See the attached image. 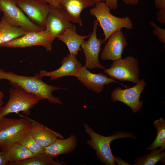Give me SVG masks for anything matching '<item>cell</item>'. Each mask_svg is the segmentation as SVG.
Instances as JSON below:
<instances>
[{"instance_id":"obj_1","label":"cell","mask_w":165,"mask_h":165,"mask_svg":"<svg viewBox=\"0 0 165 165\" xmlns=\"http://www.w3.org/2000/svg\"><path fill=\"white\" fill-rule=\"evenodd\" d=\"M42 78L38 73H35L33 76L23 75L0 68V80H7L12 87L38 96L42 100L47 99L50 103L62 105L60 99L53 96L52 92L66 89L48 85L43 81Z\"/></svg>"},{"instance_id":"obj_2","label":"cell","mask_w":165,"mask_h":165,"mask_svg":"<svg viewBox=\"0 0 165 165\" xmlns=\"http://www.w3.org/2000/svg\"><path fill=\"white\" fill-rule=\"evenodd\" d=\"M83 127L85 132L90 138L86 141L87 144L95 151L97 159L106 165H116L110 148V145L112 141L125 138L137 139L131 132L118 131L105 136L96 133L85 123Z\"/></svg>"},{"instance_id":"obj_3","label":"cell","mask_w":165,"mask_h":165,"mask_svg":"<svg viewBox=\"0 0 165 165\" xmlns=\"http://www.w3.org/2000/svg\"><path fill=\"white\" fill-rule=\"evenodd\" d=\"M111 9L104 1L96 2L90 10V13L94 16L103 32L106 42L114 32L123 28L132 29V22L127 16L123 17L116 16L110 13Z\"/></svg>"},{"instance_id":"obj_4","label":"cell","mask_w":165,"mask_h":165,"mask_svg":"<svg viewBox=\"0 0 165 165\" xmlns=\"http://www.w3.org/2000/svg\"><path fill=\"white\" fill-rule=\"evenodd\" d=\"M19 119L0 116V150L5 151L29 132L31 119L20 115Z\"/></svg>"},{"instance_id":"obj_5","label":"cell","mask_w":165,"mask_h":165,"mask_svg":"<svg viewBox=\"0 0 165 165\" xmlns=\"http://www.w3.org/2000/svg\"><path fill=\"white\" fill-rule=\"evenodd\" d=\"M9 94L8 101L0 109V116L11 113L18 114L20 112L29 116L31 110L42 100L38 96L13 87L9 89Z\"/></svg>"},{"instance_id":"obj_6","label":"cell","mask_w":165,"mask_h":165,"mask_svg":"<svg viewBox=\"0 0 165 165\" xmlns=\"http://www.w3.org/2000/svg\"><path fill=\"white\" fill-rule=\"evenodd\" d=\"M138 59L131 56L113 61L111 67L104 72L115 80L129 81L137 84L139 82Z\"/></svg>"},{"instance_id":"obj_7","label":"cell","mask_w":165,"mask_h":165,"mask_svg":"<svg viewBox=\"0 0 165 165\" xmlns=\"http://www.w3.org/2000/svg\"><path fill=\"white\" fill-rule=\"evenodd\" d=\"M98 23L95 19L94 22L92 31L88 39L84 41L81 46L85 57L84 66L90 70L95 68L105 69L106 68L100 64L99 56L101 51V46L105 42L104 38H97V31Z\"/></svg>"},{"instance_id":"obj_8","label":"cell","mask_w":165,"mask_h":165,"mask_svg":"<svg viewBox=\"0 0 165 165\" xmlns=\"http://www.w3.org/2000/svg\"><path fill=\"white\" fill-rule=\"evenodd\" d=\"M18 6L33 24L44 30L50 5L40 0H15Z\"/></svg>"},{"instance_id":"obj_9","label":"cell","mask_w":165,"mask_h":165,"mask_svg":"<svg viewBox=\"0 0 165 165\" xmlns=\"http://www.w3.org/2000/svg\"><path fill=\"white\" fill-rule=\"evenodd\" d=\"M146 85L144 79H141L138 83L130 88L125 89L119 87L116 88L111 94L112 100L123 102L131 108L132 113L136 112L142 107L143 101L140 100V97Z\"/></svg>"},{"instance_id":"obj_10","label":"cell","mask_w":165,"mask_h":165,"mask_svg":"<svg viewBox=\"0 0 165 165\" xmlns=\"http://www.w3.org/2000/svg\"><path fill=\"white\" fill-rule=\"evenodd\" d=\"M54 40L45 30L40 31H28L24 35L2 45L0 47L24 48L34 46L43 47L50 51Z\"/></svg>"},{"instance_id":"obj_11","label":"cell","mask_w":165,"mask_h":165,"mask_svg":"<svg viewBox=\"0 0 165 165\" xmlns=\"http://www.w3.org/2000/svg\"><path fill=\"white\" fill-rule=\"evenodd\" d=\"M0 11L13 25L28 31L45 30L31 22L18 6L15 0H0Z\"/></svg>"},{"instance_id":"obj_12","label":"cell","mask_w":165,"mask_h":165,"mask_svg":"<svg viewBox=\"0 0 165 165\" xmlns=\"http://www.w3.org/2000/svg\"><path fill=\"white\" fill-rule=\"evenodd\" d=\"M75 25L71 23L63 9L50 6L46 20L45 30L53 40L61 35L66 29Z\"/></svg>"},{"instance_id":"obj_13","label":"cell","mask_w":165,"mask_h":165,"mask_svg":"<svg viewBox=\"0 0 165 165\" xmlns=\"http://www.w3.org/2000/svg\"><path fill=\"white\" fill-rule=\"evenodd\" d=\"M75 77L85 86L97 94L103 90L105 85L112 82L118 83L127 88V86L103 73L90 72L84 65L81 68Z\"/></svg>"},{"instance_id":"obj_14","label":"cell","mask_w":165,"mask_h":165,"mask_svg":"<svg viewBox=\"0 0 165 165\" xmlns=\"http://www.w3.org/2000/svg\"><path fill=\"white\" fill-rule=\"evenodd\" d=\"M107 41L100 54V58L103 61H113L122 58V54L127 45L122 30L113 33Z\"/></svg>"},{"instance_id":"obj_15","label":"cell","mask_w":165,"mask_h":165,"mask_svg":"<svg viewBox=\"0 0 165 165\" xmlns=\"http://www.w3.org/2000/svg\"><path fill=\"white\" fill-rule=\"evenodd\" d=\"M76 56L68 54L64 57L61 61V65L57 69L47 72L40 70L39 75L42 77L47 76L52 81L67 76H75L79 69L82 66Z\"/></svg>"},{"instance_id":"obj_16","label":"cell","mask_w":165,"mask_h":165,"mask_svg":"<svg viewBox=\"0 0 165 165\" xmlns=\"http://www.w3.org/2000/svg\"><path fill=\"white\" fill-rule=\"evenodd\" d=\"M95 3L93 0H59L60 7L65 10L70 21L80 26L82 25L80 17L81 12Z\"/></svg>"},{"instance_id":"obj_17","label":"cell","mask_w":165,"mask_h":165,"mask_svg":"<svg viewBox=\"0 0 165 165\" xmlns=\"http://www.w3.org/2000/svg\"><path fill=\"white\" fill-rule=\"evenodd\" d=\"M31 122L30 132L41 146L44 148L53 143L58 138H64L60 133L31 119Z\"/></svg>"},{"instance_id":"obj_18","label":"cell","mask_w":165,"mask_h":165,"mask_svg":"<svg viewBox=\"0 0 165 165\" xmlns=\"http://www.w3.org/2000/svg\"><path fill=\"white\" fill-rule=\"evenodd\" d=\"M77 144V136L72 134L66 139L57 138L52 144L44 148V152L54 158L73 151Z\"/></svg>"},{"instance_id":"obj_19","label":"cell","mask_w":165,"mask_h":165,"mask_svg":"<svg viewBox=\"0 0 165 165\" xmlns=\"http://www.w3.org/2000/svg\"><path fill=\"white\" fill-rule=\"evenodd\" d=\"M90 34L84 35L78 34L75 25L66 29L57 38L66 45L70 54L76 56L79 52L81 50V46L85 41V39L89 38Z\"/></svg>"},{"instance_id":"obj_20","label":"cell","mask_w":165,"mask_h":165,"mask_svg":"<svg viewBox=\"0 0 165 165\" xmlns=\"http://www.w3.org/2000/svg\"><path fill=\"white\" fill-rule=\"evenodd\" d=\"M28 31L13 25L3 15L0 21V47L3 44L24 35Z\"/></svg>"},{"instance_id":"obj_21","label":"cell","mask_w":165,"mask_h":165,"mask_svg":"<svg viewBox=\"0 0 165 165\" xmlns=\"http://www.w3.org/2000/svg\"><path fill=\"white\" fill-rule=\"evenodd\" d=\"M2 151L8 165L27 160L37 155L30 151L18 142L14 143L6 150Z\"/></svg>"},{"instance_id":"obj_22","label":"cell","mask_w":165,"mask_h":165,"mask_svg":"<svg viewBox=\"0 0 165 165\" xmlns=\"http://www.w3.org/2000/svg\"><path fill=\"white\" fill-rule=\"evenodd\" d=\"M63 161L55 160L54 157L44 153L36 155L24 160L13 163L9 165H65Z\"/></svg>"},{"instance_id":"obj_23","label":"cell","mask_w":165,"mask_h":165,"mask_svg":"<svg viewBox=\"0 0 165 165\" xmlns=\"http://www.w3.org/2000/svg\"><path fill=\"white\" fill-rule=\"evenodd\" d=\"M160 147L152 151L150 153L139 156L135 158L134 165H154L160 161L163 163L165 162V152Z\"/></svg>"},{"instance_id":"obj_24","label":"cell","mask_w":165,"mask_h":165,"mask_svg":"<svg viewBox=\"0 0 165 165\" xmlns=\"http://www.w3.org/2000/svg\"><path fill=\"white\" fill-rule=\"evenodd\" d=\"M153 124L157 132L156 137L147 150L152 151L160 147L165 150V121L163 118L156 119Z\"/></svg>"},{"instance_id":"obj_25","label":"cell","mask_w":165,"mask_h":165,"mask_svg":"<svg viewBox=\"0 0 165 165\" xmlns=\"http://www.w3.org/2000/svg\"><path fill=\"white\" fill-rule=\"evenodd\" d=\"M17 142L35 154L44 153V148L38 143L30 131L25 134Z\"/></svg>"},{"instance_id":"obj_26","label":"cell","mask_w":165,"mask_h":165,"mask_svg":"<svg viewBox=\"0 0 165 165\" xmlns=\"http://www.w3.org/2000/svg\"><path fill=\"white\" fill-rule=\"evenodd\" d=\"M148 23L149 25L153 28L152 31L153 34L157 37L159 42L165 43V29L158 26L152 21H149Z\"/></svg>"},{"instance_id":"obj_27","label":"cell","mask_w":165,"mask_h":165,"mask_svg":"<svg viewBox=\"0 0 165 165\" xmlns=\"http://www.w3.org/2000/svg\"><path fill=\"white\" fill-rule=\"evenodd\" d=\"M156 20L158 22L165 24V9H159L156 13Z\"/></svg>"},{"instance_id":"obj_28","label":"cell","mask_w":165,"mask_h":165,"mask_svg":"<svg viewBox=\"0 0 165 165\" xmlns=\"http://www.w3.org/2000/svg\"><path fill=\"white\" fill-rule=\"evenodd\" d=\"M118 0H104L106 5L111 9L115 10L118 7Z\"/></svg>"},{"instance_id":"obj_29","label":"cell","mask_w":165,"mask_h":165,"mask_svg":"<svg viewBox=\"0 0 165 165\" xmlns=\"http://www.w3.org/2000/svg\"><path fill=\"white\" fill-rule=\"evenodd\" d=\"M155 7L158 9H165V0H154Z\"/></svg>"},{"instance_id":"obj_30","label":"cell","mask_w":165,"mask_h":165,"mask_svg":"<svg viewBox=\"0 0 165 165\" xmlns=\"http://www.w3.org/2000/svg\"><path fill=\"white\" fill-rule=\"evenodd\" d=\"M51 6L57 7H61L59 4V0H40Z\"/></svg>"},{"instance_id":"obj_31","label":"cell","mask_w":165,"mask_h":165,"mask_svg":"<svg viewBox=\"0 0 165 165\" xmlns=\"http://www.w3.org/2000/svg\"><path fill=\"white\" fill-rule=\"evenodd\" d=\"M114 160L118 165H130V164L123 160L120 158L118 156H114Z\"/></svg>"},{"instance_id":"obj_32","label":"cell","mask_w":165,"mask_h":165,"mask_svg":"<svg viewBox=\"0 0 165 165\" xmlns=\"http://www.w3.org/2000/svg\"><path fill=\"white\" fill-rule=\"evenodd\" d=\"M7 163L6 161L2 151H0V165H6Z\"/></svg>"},{"instance_id":"obj_33","label":"cell","mask_w":165,"mask_h":165,"mask_svg":"<svg viewBox=\"0 0 165 165\" xmlns=\"http://www.w3.org/2000/svg\"><path fill=\"white\" fill-rule=\"evenodd\" d=\"M139 0H122L126 4L136 5L138 4Z\"/></svg>"},{"instance_id":"obj_34","label":"cell","mask_w":165,"mask_h":165,"mask_svg":"<svg viewBox=\"0 0 165 165\" xmlns=\"http://www.w3.org/2000/svg\"><path fill=\"white\" fill-rule=\"evenodd\" d=\"M4 94L1 90H0V109L2 106L3 104V98Z\"/></svg>"},{"instance_id":"obj_35","label":"cell","mask_w":165,"mask_h":165,"mask_svg":"<svg viewBox=\"0 0 165 165\" xmlns=\"http://www.w3.org/2000/svg\"><path fill=\"white\" fill-rule=\"evenodd\" d=\"M94 2L96 3L101 2V1H104V0H93Z\"/></svg>"}]
</instances>
